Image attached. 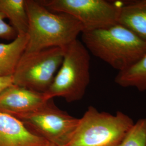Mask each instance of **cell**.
I'll list each match as a JSON object with an SVG mask.
<instances>
[{
    "mask_svg": "<svg viewBox=\"0 0 146 146\" xmlns=\"http://www.w3.org/2000/svg\"><path fill=\"white\" fill-rule=\"evenodd\" d=\"M28 16L25 52L52 47L64 48L83 32L81 23L72 16L49 10L38 1L26 0Z\"/></svg>",
    "mask_w": 146,
    "mask_h": 146,
    "instance_id": "obj_1",
    "label": "cell"
},
{
    "mask_svg": "<svg viewBox=\"0 0 146 146\" xmlns=\"http://www.w3.org/2000/svg\"><path fill=\"white\" fill-rule=\"evenodd\" d=\"M82 42L94 56L119 72L130 67L146 54V42L117 23L82 33Z\"/></svg>",
    "mask_w": 146,
    "mask_h": 146,
    "instance_id": "obj_2",
    "label": "cell"
},
{
    "mask_svg": "<svg viewBox=\"0 0 146 146\" xmlns=\"http://www.w3.org/2000/svg\"><path fill=\"white\" fill-rule=\"evenodd\" d=\"M63 49L62 64L52 85L44 94L47 100L61 97L67 102H73L82 99L90 82V56L78 39Z\"/></svg>",
    "mask_w": 146,
    "mask_h": 146,
    "instance_id": "obj_3",
    "label": "cell"
},
{
    "mask_svg": "<svg viewBox=\"0 0 146 146\" xmlns=\"http://www.w3.org/2000/svg\"><path fill=\"white\" fill-rule=\"evenodd\" d=\"M134 123L122 111L113 115L89 106L68 146H119Z\"/></svg>",
    "mask_w": 146,
    "mask_h": 146,
    "instance_id": "obj_4",
    "label": "cell"
},
{
    "mask_svg": "<svg viewBox=\"0 0 146 146\" xmlns=\"http://www.w3.org/2000/svg\"><path fill=\"white\" fill-rule=\"evenodd\" d=\"M14 117L32 133L57 146H68L80 120L58 108L52 99L36 110Z\"/></svg>",
    "mask_w": 146,
    "mask_h": 146,
    "instance_id": "obj_5",
    "label": "cell"
},
{
    "mask_svg": "<svg viewBox=\"0 0 146 146\" xmlns=\"http://www.w3.org/2000/svg\"><path fill=\"white\" fill-rule=\"evenodd\" d=\"M63 55L61 47L24 52L12 76L13 84L44 93L52 84Z\"/></svg>",
    "mask_w": 146,
    "mask_h": 146,
    "instance_id": "obj_6",
    "label": "cell"
},
{
    "mask_svg": "<svg viewBox=\"0 0 146 146\" xmlns=\"http://www.w3.org/2000/svg\"><path fill=\"white\" fill-rule=\"evenodd\" d=\"M50 11L72 16L84 31L107 28L119 23L121 5L105 0H39Z\"/></svg>",
    "mask_w": 146,
    "mask_h": 146,
    "instance_id": "obj_7",
    "label": "cell"
},
{
    "mask_svg": "<svg viewBox=\"0 0 146 146\" xmlns=\"http://www.w3.org/2000/svg\"><path fill=\"white\" fill-rule=\"evenodd\" d=\"M48 100L44 93L13 84L0 93V112L14 116L36 110Z\"/></svg>",
    "mask_w": 146,
    "mask_h": 146,
    "instance_id": "obj_8",
    "label": "cell"
},
{
    "mask_svg": "<svg viewBox=\"0 0 146 146\" xmlns=\"http://www.w3.org/2000/svg\"><path fill=\"white\" fill-rule=\"evenodd\" d=\"M49 143L15 117L0 112V146H44Z\"/></svg>",
    "mask_w": 146,
    "mask_h": 146,
    "instance_id": "obj_9",
    "label": "cell"
},
{
    "mask_svg": "<svg viewBox=\"0 0 146 146\" xmlns=\"http://www.w3.org/2000/svg\"><path fill=\"white\" fill-rule=\"evenodd\" d=\"M119 23L146 42V0L131 1L121 5Z\"/></svg>",
    "mask_w": 146,
    "mask_h": 146,
    "instance_id": "obj_10",
    "label": "cell"
},
{
    "mask_svg": "<svg viewBox=\"0 0 146 146\" xmlns=\"http://www.w3.org/2000/svg\"><path fill=\"white\" fill-rule=\"evenodd\" d=\"M27 43V35L17 36L8 43H0V78L13 76Z\"/></svg>",
    "mask_w": 146,
    "mask_h": 146,
    "instance_id": "obj_11",
    "label": "cell"
},
{
    "mask_svg": "<svg viewBox=\"0 0 146 146\" xmlns=\"http://www.w3.org/2000/svg\"><path fill=\"white\" fill-rule=\"evenodd\" d=\"M0 13L8 19L17 36L26 35L28 29V16L26 0H0Z\"/></svg>",
    "mask_w": 146,
    "mask_h": 146,
    "instance_id": "obj_12",
    "label": "cell"
},
{
    "mask_svg": "<svg viewBox=\"0 0 146 146\" xmlns=\"http://www.w3.org/2000/svg\"><path fill=\"white\" fill-rule=\"evenodd\" d=\"M115 82L122 87L146 92V54L130 67L117 73Z\"/></svg>",
    "mask_w": 146,
    "mask_h": 146,
    "instance_id": "obj_13",
    "label": "cell"
},
{
    "mask_svg": "<svg viewBox=\"0 0 146 146\" xmlns=\"http://www.w3.org/2000/svg\"><path fill=\"white\" fill-rule=\"evenodd\" d=\"M119 146H146V118L134 123Z\"/></svg>",
    "mask_w": 146,
    "mask_h": 146,
    "instance_id": "obj_14",
    "label": "cell"
},
{
    "mask_svg": "<svg viewBox=\"0 0 146 146\" xmlns=\"http://www.w3.org/2000/svg\"><path fill=\"white\" fill-rule=\"evenodd\" d=\"M5 19L4 15L0 13V38L7 40H14L17 34L11 25L7 24L4 21Z\"/></svg>",
    "mask_w": 146,
    "mask_h": 146,
    "instance_id": "obj_15",
    "label": "cell"
},
{
    "mask_svg": "<svg viewBox=\"0 0 146 146\" xmlns=\"http://www.w3.org/2000/svg\"><path fill=\"white\" fill-rule=\"evenodd\" d=\"M13 84V76L0 78V93Z\"/></svg>",
    "mask_w": 146,
    "mask_h": 146,
    "instance_id": "obj_16",
    "label": "cell"
},
{
    "mask_svg": "<svg viewBox=\"0 0 146 146\" xmlns=\"http://www.w3.org/2000/svg\"><path fill=\"white\" fill-rule=\"evenodd\" d=\"M56 146V145H53V144H52V143H48L47 145H45V146Z\"/></svg>",
    "mask_w": 146,
    "mask_h": 146,
    "instance_id": "obj_17",
    "label": "cell"
}]
</instances>
